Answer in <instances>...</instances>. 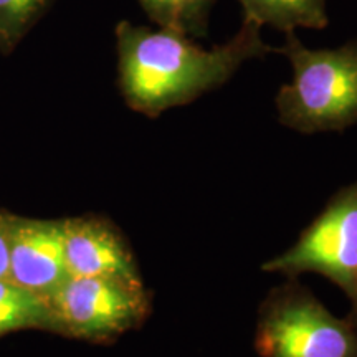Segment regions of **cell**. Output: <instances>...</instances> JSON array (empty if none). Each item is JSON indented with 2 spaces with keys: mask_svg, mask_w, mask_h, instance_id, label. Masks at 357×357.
Instances as JSON below:
<instances>
[{
  "mask_svg": "<svg viewBox=\"0 0 357 357\" xmlns=\"http://www.w3.org/2000/svg\"><path fill=\"white\" fill-rule=\"evenodd\" d=\"M118 83L132 111L158 118L220 88L245 61L275 52L261 38V25L243 19L229 42L205 50L185 33L151 30L128 20L116 26Z\"/></svg>",
  "mask_w": 357,
  "mask_h": 357,
  "instance_id": "obj_1",
  "label": "cell"
},
{
  "mask_svg": "<svg viewBox=\"0 0 357 357\" xmlns=\"http://www.w3.org/2000/svg\"><path fill=\"white\" fill-rule=\"evenodd\" d=\"M289 60L293 82L276 95L280 123L301 134L344 131L357 124V40L311 50L294 32L275 48Z\"/></svg>",
  "mask_w": 357,
  "mask_h": 357,
  "instance_id": "obj_2",
  "label": "cell"
},
{
  "mask_svg": "<svg viewBox=\"0 0 357 357\" xmlns=\"http://www.w3.org/2000/svg\"><path fill=\"white\" fill-rule=\"evenodd\" d=\"M253 346L261 357H357V326L337 318L298 278L266 293Z\"/></svg>",
  "mask_w": 357,
  "mask_h": 357,
  "instance_id": "obj_3",
  "label": "cell"
},
{
  "mask_svg": "<svg viewBox=\"0 0 357 357\" xmlns=\"http://www.w3.org/2000/svg\"><path fill=\"white\" fill-rule=\"evenodd\" d=\"M268 273L300 278L316 273L341 288L357 326V178L341 187L291 248L261 266Z\"/></svg>",
  "mask_w": 357,
  "mask_h": 357,
  "instance_id": "obj_4",
  "label": "cell"
},
{
  "mask_svg": "<svg viewBox=\"0 0 357 357\" xmlns=\"http://www.w3.org/2000/svg\"><path fill=\"white\" fill-rule=\"evenodd\" d=\"M52 329L89 342H111L146 323L153 294L144 283L68 276L48 298Z\"/></svg>",
  "mask_w": 357,
  "mask_h": 357,
  "instance_id": "obj_5",
  "label": "cell"
},
{
  "mask_svg": "<svg viewBox=\"0 0 357 357\" xmlns=\"http://www.w3.org/2000/svg\"><path fill=\"white\" fill-rule=\"evenodd\" d=\"M68 276L61 220L8 215L7 280L48 300Z\"/></svg>",
  "mask_w": 357,
  "mask_h": 357,
  "instance_id": "obj_6",
  "label": "cell"
},
{
  "mask_svg": "<svg viewBox=\"0 0 357 357\" xmlns=\"http://www.w3.org/2000/svg\"><path fill=\"white\" fill-rule=\"evenodd\" d=\"M61 235L70 276L144 283L128 240L109 218L100 215L63 218Z\"/></svg>",
  "mask_w": 357,
  "mask_h": 357,
  "instance_id": "obj_7",
  "label": "cell"
},
{
  "mask_svg": "<svg viewBox=\"0 0 357 357\" xmlns=\"http://www.w3.org/2000/svg\"><path fill=\"white\" fill-rule=\"evenodd\" d=\"M243 7V19L271 25L281 32L294 29L321 30L328 25L326 0H238Z\"/></svg>",
  "mask_w": 357,
  "mask_h": 357,
  "instance_id": "obj_8",
  "label": "cell"
},
{
  "mask_svg": "<svg viewBox=\"0 0 357 357\" xmlns=\"http://www.w3.org/2000/svg\"><path fill=\"white\" fill-rule=\"evenodd\" d=\"M26 328L52 329L48 300L0 280V336Z\"/></svg>",
  "mask_w": 357,
  "mask_h": 357,
  "instance_id": "obj_9",
  "label": "cell"
},
{
  "mask_svg": "<svg viewBox=\"0 0 357 357\" xmlns=\"http://www.w3.org/2000/svg\"><path fill=\"white\" fill-rule=\"evenodd\" d=\"M215 0H139L149 19L160 29H171L189 35L205 37L208 13Z\"/></svg>",
  "mask_w": 357,
  "mask_h": 357,
  "instance_id": "obj_10",
  "label": "cell"
},
{
  "mask_svg": "<svg viewBox=\"0 0 357 357\" xmlns=\"http://www.w3.org/2000/svg\"><path fill=\"white\" fill-rule=\"evenodd\" d=\"M50 3L52 0H0V50H12Z\"/></svg>",
  "mask_w": 357,
  "mask_h": 357,
  "instance_id": "obj_11",
  "label": "cell"
},
{
  "mask_svg": "<svg viewBox=\"0 0 357 357\" xmlns=\"http://www.w3.org/2000/svg\"><path fill=\"white\" fill-rule=\"evenodd\" d=\"M8 268V213H0V280H7Z\"/></svg>",
  "mask_w": 357,
  "mask_h": 357,
  "instance_id": "obj_12",
  "label": "cell"
}]
</instances>
